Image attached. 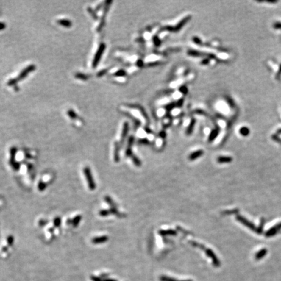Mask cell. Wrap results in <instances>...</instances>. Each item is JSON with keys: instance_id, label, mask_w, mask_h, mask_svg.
<instances>
[{"instance_id": "1", "label": "cell", "mask_w": 281, "mask_h": 281, "mask_svg": "<svg viewBox=\"0 0 281 281\" xmlns=\"http://www.w3.org/2000/svg\"><path fill=\"white\" fill-rule=\"evenodd\" d=\"M205 251H206V253L207 256H209L210 258H212L213 264L215 265L216 267L219 266V265H220L219 260H218V258H217V256H216L215 253H214V252L212 250H211L210 249H206Z\"/></svg>"}, {"instance_id": "2", "label": "cell", "mask_w": 281, "mask_h": 281, "mask_svg": "<svg viewBox=\"0 0 281 281\" xmlns=\"http://www.w3.org/2000/svg\"><path fill=\"white\" fill-rule=\"evenodd\" d=\"M85 174L86 175V178H87V180L88 181V183H89L90 189H92V190H93V189H95V184H94V182L93 181L92 175H91L89 168V169H88V168H85Z\"/></svg>"}, {"instance_id": "3", "label": "cell", "mask_w": 281, "mask_h": 281, "mask_svg": "<svg viewBox=\"0 0 281 281\" xmlns=\"http://www.w3.org/2000/svg\"><path fill=\"white\" fill-rule=\"evenodd\" d=\"M133 140H134V138H133V136H131L130 138L128 139V147L127 149H126V155L127 157H131L133 154H132V145L133 143Z\"/></svg>"}, {"instance_id": "4", "label": "cell", "mask_w": 281, "mask_h": 281, "mask_svg": "<svg viewBox=\"0 0 281 281\" xmlns=\"http://www.w3.org/2000/svg\"><path fill=\"white\" fill-rule=\"evenodd\" d=\"M204 151L202 150H196L194 152H192L190 154V155L189 156V160H191V161L195 160L196 159H197V158H199L200 157H201L204 154Z\"/></svg>"}, {"instance_id": "5", "label": "cell", "mask_w": 281, "mask_h": 281, "mask_svg": "<svg viewBox=\"0 0 281 281\" xmlns=\"http://www.w3.org/2000/svg\"><path fill=\"white\" fill-rule=\"evenodd\" d=\"M160 235L163 236H176L177 235V232L174 230L169 229V230H161L158 232Z\"/></svg>"}, {"instance_id": "6", "label": "cell", "mask_w": 281, "mask_h": 281, "mask_svg": "<svg viewBox=\"0 0 281 281\" xmlns=\"http://www.w3.org/2000/svg\"><path fill=\"white\" fill-rule=\"evenodd\" d=\"M219 133V129H214L213 130L210 132L209 138H208V142L212 143L213 142L214 140H215L217 137L218 136Z\"/></svg>"}, {"instance_id": "7", "label": "cell", "mask_w": 281, "mask_h": 281, "mask_svg": "<svg viewBox=\"0 0 281 281\" xmlns=\"http://www.w3.org/2000/svg\"><path fill=\"white\" fill-rule=\"evenodd\" d=\"M232 160V158L230 156H220L219 157H217V162L219 163H230Z\"/></svg>"}, {"instance_id": "8", "label": "cell", "mask_w": 281, "mask_h": 281, "mask_svg": "<svg viewBox=\"0 0 281 281\" xmlns=\"http://www.w3.org/2000/svg\"><path fill=\"white\" fill-rule=\"evenodd\" d=\"M108 240V238L107 236H101V237H98L94 238L93 240V243H105Z\"/></svg>"}, {"instance_id": "9", "label": "cell", "mask_w": 281, "mask_h": 281, "mask_svg": "<svg viewBox=\"0 0 281 281\" xmlns=\"http://www.w3.org/2000/svg\"><path fill=\"white\" fill-rule=\"evenodd\" d=\"M195 121L194 120V119H191V122H189V124L187 128V130H186V133H187L188 135H190L193 132V128H194V126H195Z\"/></svg>"}, {"instance_id": "10", "label": "cell", "mask_w": 281, "mask_h": 281, "mask_svg": "<svg viewBox=\"0 0 281 281\" xmlns=\"http://www.w3.org/2000/svg\"><path fill=\"white\" fill-rule=\"evenodd\" d=\"M128 132V124L127 122H125L124 124V126H123V129L122 132V141H124V140L126 138V135H127Z\"/></svg>"}, {"instance_id": "11", "label": "cell", "mask_w": 281, "mask_h": 281, "mask_svg": "<svg viewBox=\"0 0 281 281\" xmlns=\"http://www.w3.org/2000/svg\"><path fill=\"white\" fill-rule=\"evenodd\" d=\"M114 159H115V162H118L119 160H120V156H119V146L117 143L115 144V147Z\"/></svg>"}, {"instance_id": "12", "label": "cell", "mask_w": 281, "mask_h": 281, "mask_svg": "<svg viewBox=\"0 0 281 281\" xmlns=\"http://www.w3.org/2000/svg\"><path fill=\"white\" fill-rule=\"evenodd\" d=\"M189 19V17L188 16V17L185 18H184L182 21H180V22L178 24V25H177V26L175 27L174 30L177 31V30H179L180 29H181V28L183 27V26L184 25V24L188 22Z\"/></svg>"}, {"instance_id": "13", "label": "cell", "mask_w": 281, "mask_h": 281, "mask_svg": "<svg viewBox=\"0 0 281 281\" xmlns=\"http://www.w3.org/2000/svg\"><path fill=\"white\" fill-rule=\"evenodd\" d=\"M181 113V110L179 107H174L173 110H171V115L173 117L178 116Z\"/></svg>"}, {"instance_id": "14", "label": "cell", "mask_w": 281, "mask_h": 281, "mask_svg": "<svg viewBox=\"0 0 281 281\" xmlns=\"http://www.w3.org/2000/svg\"><path fill=\"white\" fill-rule=\"evenodd\" d=\"M131 157H132V159L133 163H134L136 166L140 167V166H141V161L139 160V159L138 157H137L136 156H134V155H132Z\"/></svg>"}, {"instance_id": "15", "label": "cell", "mask_w": 281, "mask_h": 281, "mask_svg": "<svg viewBox=\"0 0 281 281\" xmlns=\"http://www.w3.org/2000/svg\"><path fill=\"white\" fill-rule=\"evenodd\" d=\"M240 134L243 136H247L249 134V133H250V131H249V129L247 127H242L240 129Z\"/></svg>"}, {"instance_id": "16", "label": "cell", "mask_w": 281, "mask_h": 281, "mask_svg": "<svg viewBox=\"0 0 281 281\" xmlns=\"http://www.w3.org/2000/svg\"><path fill=\"white\" fill-rule=\"evenodd\" d=\"M166 112H167V110H166V109L160 108L157 111V115L159 117H162L165 115H166Z\"/></svg>"}, {"instance_id": "17", "label": "cell", "mask_w": 281, "mask_h": 281, "mask_svg": "<svg viewBox=\"0 0 281 281\" xmlns=\"http://www.w3.org/2000/svg\"><path fill=\"white\" fill-rule=\"evenodd\" d=\"M190 243L191 244V245H193V247H198L199 249H205V247L202 244H200L199 243H197V242H195V241H191L190 242Z\"/></svg>"}, {"instance_id": "18", "label": "cell", "mask_w": 281, "mask_h": 281, "mask_svg": "<svg viewBox=\"0 0 281 281\" xmlns=\"http://www.w3.org/2000/svg\"><path fill=\"white\" fill-rule=\"evenodd\" d=\"M171 120L169 117H166L163 119V125L167 127V126L171 124Z\"/></svg>"}, {"instance_id": "19", "label": "cell", "mask_w": 281, "mask_h": 281, "mask_svg": "<svg viewBox=\"0 0 281 281\" xmlns=\"http://www.w3.org/2000/svg\"><path fill=\"white\" fill-rule=\"evenodd\" d=\"M151 37H152V33L148 32V31H146L145 34H144V38H145L146 40L150 39Z\"/></svg>"}, {"instance_id": "20", "label": "cell", "mask_w": 281, "mask_h": 281, "mask_svg": "<svg viewBox=\"0 0 281 281\" xmlns=\"http://www.w3.org/2000/svg\"><path fill=\"white\" fill-rule=\"evenodd\" d=\"M273 27L277 29H281V22H276L273 24Z\"/></svg>"}, {"instance_id": "21", "label": "cell", "mask_w": 281, "mask_h": 281, "mask_svg": "<svg viewBox=\"0 0 281 281\" xmlns=\"http://www.w3.org/2000/svg\"><path fill=\"white\" fill-rule=\"evenodd\" d=\"M154 43L155 44L156 46H158L160 44V40L159 39V38L155 37L154 38Z\"/></svg>"}, {"instance_id": "22", "label": "cell", "mask_w": 281, "mask_h": 281, "mask_svg": "<svg viewBox=\"0 0 281 281\" xmlns=\"http://www.w3.org/2000/svg\"><path fill=\"white\" fill-rule=\"evenodd\" d=\"M159 136H160V138H161V139H165L166 138V133L165 131H161L160 132V134H159Z\"/></svg>"}, {"instance_id": "23", "label": "cell", "mask_w": 281, "mask_h": 281, "mask_svg": "<svg viewBox=\"0 0 281 281\" xmlns=\"http://www.w3.org/2000/svg\"><path fill=\"white\" fill-rule=\"evenodd\" d=\"M109 214H110V212H109V211H107V210H103L100 212V215L102 216H106L109 215Z\"/></svg>"}, {"instance_id": "24", "label": "cell", "mask_w": 281, "mask_h": 281, "mask_svg": "<svg viewBox=\"0 0 281 281\" xmlns=\"http://www.w3.org/2000/svg\"><path fill=\"white\" fill-rule=\"evenodd\" d=\"M139 142L140 143H142V144H149V139H142L139 140Z\"/></svg>"}, {"instance_id": "25", "label": "cell", "mask_w": 281, "mask_h": 281, "mask_svg": "<svg viewBox=\"0 0 281 281\" xmlns=\"http://www.w3.org/2000/svg\"><path fill=\"white\" fill-rule=\"evenodd\" d=\"M280 75H281V65H280V68H279V70L278 74H277V78H279Z\"/></svg>"}]
</instances>
